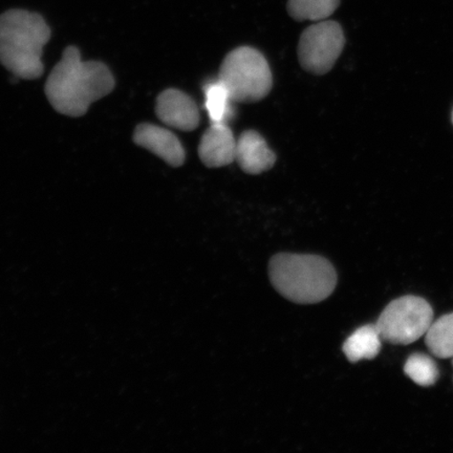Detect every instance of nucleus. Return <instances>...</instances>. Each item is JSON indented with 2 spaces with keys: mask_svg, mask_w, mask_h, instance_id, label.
Listing matches in <instances>:
<instances>
[{
  "mask_svg": "<svg viewBox=\"0 0 453 453\" xmlns=\"http://www.w3.org/2000/svg\"><path fill=\"white\" fill-rule=\"evenodd\" d=\"M340 0H288V12L297 21H324L339 7Z\"/></svg>",
  "mask_w": 453,
  "mask_h": 453,
  "instance_id": "nucleus-14",
  "label": "nucleus"
},
{
  "mask_svg": "<svg viewBox=\"0 0 453 453\" xmlns=\"http://www.w3.org/2000/svg\"><path fill=\"white\" fill-rule=\"evenodd\" d=\"M345 44L342 26L336 21L324 20L311 26L302 34L298 44V58L303 69L325 75L335 65Z\"/></svg>",
  "mask_w": 453,
  "mask_h": 453,
  "instance_id": "nucleus-6",
  "label": "nucleus"
},
{
  "mask_svg": "<svg viewBox=\"0 0 453 453\" xmlns=\"http://www.w3.org/2000/svg\"><path fill=\"white\" fill-rule=\"evenodd\" d=\"M219 79L229 90L232 100L241 104L267 97L273 85L265 56L250 47L237 48L226 55L220 65Z\"/></svg>",
  "mask_w": 453,
  "mask_h": 453,
  "instance_id": "nucleus-4",
  "label": "nucleus"
},
{
  "mask_svg": "<svg viewBox=\"0 0 453 453\" xmlns=\"http://www.w3.org/2000/svg\"><path fill=\"white\" fill-rule=\"evenodd\" d=\"M381 342L377 326L367 325L348 338L343 344V352L352 364L362 359H372L380 353Z\"/></svg>",
  "mask_w": 453,
  "mask_h": 453,
  "instance_id": "nucleus-11",
  "label": "nucleus"
},
{
  "mask_svg": "<svg viewBox=\"0 0 453 453\" xmlns=\"http://www.w3.org/2000/svg\"><path fill=\"white\" fill-rule=\"evenodd\" d=\"M205 106L212 123L228 122L234 115L231 104L234 102L231 98L229 90L224 83L218 81L209 82L205 88Z\"/></svg>",
  "mask_w": 453,
  "mask_h": 453,
  "instance_id": "nucleus-13",
  "label": "nucleus"
},
{
  "mask_svg": "<svg viewBox=\"0 0 453 453\" xmlns=\"http://www.w3.org/2000/svg\"><path fill=\"white\" fill-rule=\"evenodd\" d=\"M50 38V27L42 15L19 9L7 11L0 15V64L17 78H41L43 48Z\"/></svg>",
  "mask_w": 453,
  "mask_h": 453,
  "instance_id": "nucleus-2",
  "label": "nucleus"
},
{
  "mask_svg": "<svg viewBox=\"0 0 453 453\" xmlns=\"http://www.w3.org/2000/svg\"><path fill=\"white\" fill-rule=\"evenodd\" d=\"M235 161L246 173L259 174L274 166L276 156L262 134L247 130L236 141Z\"/></svg>",
  "mask_w": 453,
  "mask_h": 453,
  "instance_id": "nucleus-10",
  "label": "nucleus"
},
{
  "mask_svg": "<svg viewBox=\"0 0 453 453\" xmlns=\"http://www.w3.org/2000/svg\"><path fill=\"white\" fill-rule=\"evenodd\" d=\"M452 122H453V113H452Z\"/></svg>",
  "mask_w": 453,
  "mask_h": 453,
  "instance_id": "nucleus-17",
  "label": "nucleus"
},
{
  "mask_svg": "<svg viewBox=\"0 0 453 453\" xmlns=\"http://www.w3.org/2000/svg\"><path fill=\"white\" fill-rule=\"evenodd\" d=\"M434 321V310L427 300L406 296L384 309L376 324L384 342L407 345L426 335Z\"/></svg>",
  "mask_w": 453,
  "mask_h": 453,
  "instance_id": "nucleus-5",
  "label": "nucleus"
},
{
  "mask_svg": "<svg viewBox=\"0 0 453 453\" xmlns=\"http://www.w3.org/2000/svg\"><path fill=\"white\" fill-rule=\"evenodd\" d=\"M236 141L234 133L225 123H212L203 134L198 156L209 168L229 165L235 161Z\"/></svg>",
  "mask_w": 453,
  "mask_h": 453,
  "instance_id": "nucleus-9",
  "label": "nucleus"
},
{
  "mask_svg": "<svg viewBox=\"0 0 453 453\" xmlns=\"http://www.w3.org/2000/svg\"><path fill=\"white\" fill-rule=\"evenodd\" d=\"M269 273L276 290L300 304L322 302L337 285L333 265L317 255L277 254L271 259Z\"/></svg>",
  "mask_w": 453,
  "mask_h": 453,
  "instance_id": "nucleus-3",
  "label": "nucleus"
},
{
  "mask_svg": "<svg viewBox=\"0 0 453 453\" xmlns=\"http://www.w3.org/2000/svg\"><path fill=\"white\" fill-rule=\"evenodd\" d=\"M404 372L420 387H432L440 377L439 368L432 357L422 353L412 354L404 365Z\"/></svg>",
  "mask_w": 453,
  "mask_h": 453,
  "instance_id": "nucleus-15",
  "label": "nucleus"
},
{
  "mask_svg": "<svg viewBox=\"0 0 453 453\" xmlns=\"http://www.w3.org/2000/svg\"><path fill=\"white\" fill-rule=\"evenodd\" d=\"M429 352L440 359L453 358V313L433 321L425 335Z\"/></svg>",
  "mask_w": 453,
  "mask_h": 453,
  "instance_id": "nucleus-12",
  "label": "nucleus"
},
{
  "mask_svg": "<svg viewBox=\"0 0 453 453\" xmlns=\"http://www.w3.org/2000/svg\"><path fill=\"white\" fill-rule=\"evenodd\" d=\"M451 365H452V366H453V358H452V361H451Z\"/></svg>",
  "mask_w": 453,
  "mask_h": 453,
  "instance_id": "nucleus-16",
  "label": "nucleus"
},
{
  "mask_svg": "<svg viewBox=\"0 0 453 453\" xmlns=\"http://www.w3.org/2000/svg\"><path fill=\"white\" fill-rule=\"evenodd\" d=\"M156 113L165 126L192 132L200 126V111L190 96L175 88L164 90L157 96Z\"/></svg>",
  "mask_w": 453,
  "mask_h": 453,
  "instance_id": "nucleus-7",
  "label": "nucleus"
},
{
  "mask_svg": "<svg viewBox=\"0 0 453 453\" xmlns=\"http://www.w3.org/2000/svg\"><path fill=\"white\" fill-rule=\"evenodd\" d=\"M134 142L138 146L161 157L168 165L182 166L185 162V150L177 135L170 130L150 123L139 124L134 129Z\"/></svg>",
  "mask_w": 453,
  "mask_h": 453,
  "instance_id": "nucleus-8",
  "label": "nucleus"
},
{
  "mask_svg": "<svg viewBox=\"0 0 453 453\" xmlns=\"http://www.w3.org/2000/svg\"><path fill=\"white\" fill-rule=\"evenodd\" d=\"M116 81L109 66L100 61H82L78 48L67 47L45 82V96L61 115L79 118L90 104L110 95Z\"/></svg>",
  "mask_w": 453,
  "mask_h": 453,
  "instance_id": "nucleus-1",
  "label": "nucleus"
}]
</instances>
